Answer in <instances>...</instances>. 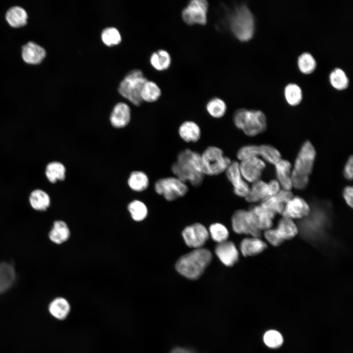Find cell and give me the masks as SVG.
<instances>
[{
	"mask_svg": "<svg viewBox=\"0 0 353 353\" xmlns=\"http://www.w3.org/2000/svg\"><path fill=\"white\" fill-rule=\"evenodd\" d=\"M65 174L66 168L59 162H51L46 166V176L48 180L52 183H54L58 180H64L66 177Z\"/></svg>",
	"mask_w": 353,
	"mask_h": 353,
	"instance_id": "obj_34",
	"label": "cell"
},
{
	"mask_svg": "<svg viewBox=\"0 0 353 353\" xmlns=\"http://www.w3.org/2000/svg\"><path fill=\"white\" fill-rule=\"evenodd\" d=\"M208 231L209 235L217 243L227 240L229 236L228 229L221 223H216L211 224Z\"/></svg>",
	"mask_w": 353,
	"mask_h": 353,
	"instance_id": "obj_42",
	"label": "cell"
},
{
	"mask_svg": "<svg viewBox=\"0 0 353 353\" xmlns=\"http://www.w3.org/2000/svg\"><path fill=\"white\" fill-rule=\"evenodd\" d=\"M180 137L185 142H197L201 136V130L199 125L191 121L182 123L178 130Z\"/></svg>",
	"mask_w": 353,
	"mask_h": 353,
	"instance_id": "obj_24",
	"label": "cell"
},
{
	"mask_svg": "<svg viewBox=\"0 0 353 353\" xmlns=\"http://www.w3.org/2000/svg\"><path fill=\"white\" fill-rule=\"evenodd\" d=\"M127 210L131 219L136 222L144 221L148 214L146 205L143 202L138 200L130 202L127 205Z\"/></svg>",
	"mask_w": 353,
	"mask_h": 353,
	"instance_id": "obj_36",
	"label": "cell"
},
{
	"mask_svg": "<svg viewBox=\"0 0 353 353\" xmlns=\"http://www.w3.org/2000/svg\"><path fill=\"white\" fill-rule=\"evenodd\" d=\"M168 353H199L192 348L182 346L173 348Z\"/></svg>",
	"mask_w": 353,
	"mask_h": 353,
	"instance_id": "obj_48",
	"label": "cell"
},
{
	"mask_svg": "<svg viewBox=\"0 0 353 353\" xmlns=\"http://www.w3.org/2000/svg\"><path fill=\"white\" fill-rule=\"evenodd\" d=\"M148 79L139 69L129 72L119 83V93L133 104L138 106L143 102L141 91L144 83Z\"/></svg>",
	"mask_w": 353,
	"mask_h": 353,
	"instance_id": "obj_7",
	"label": "cell"
},
{
	"mask_svg": "<svg viewBox=\"0 0 353 353\" xmlns=\"http://www.w3.org/2000/svg\"><path fill=\"white\" fill-rule=\"evenodd\" d=\"M215 253L221 262L227 267L233 266L239 259V251L234 243L230 241L218 243Z\"/></svg>",
	"mask_w": 353,
	"mask_h": 353,
	"instance_id": "obj_18",
	"label": "cell"
},
{
	"mask_svg": "<svg viewBox=\"0 0 353 353\" xmlns=\"http://www.w3.org/2000/svg\"><path fill=\"white\" fill-rule=\"evenodd\" d=\"M316 152L309 141H305L297 156L293 169L291 173L292 186L296 189H305L309 182L312 173Z\"/></svg>",
	"mask_w": 353,
	"mask_h": 353,
	"instance_id": "obj_4",
	"label": "cell"
},
{
	"mask_svg": "<svg viewBox=\"0 0 353 353\" xmlns=\"http://www.w3.org/2000/svg\"><path fill=\"white\" fill-rule=\"evenodd\" d=\"M310 212V206L302 198L293 197L285 204L282 213V217L291 219L302 220L307 217Z\"/></svg>",
	"mask_w": 353,
	"mask_h": 353,
	"instance_id": "obj_16",
	"label": "cell"
},
{
	"mask_svg": "<svg viewBox=\"0 0 353 353\" xmlns=\"http://www.w3.org/2000/svg\"><path fill=\"white\" fill-rule=\"evenodd\" d=\"M316 65L314 57L309 52H304L298 57V65L299 70L304 74H309L313 72Z\"/></svg>",
	"mask_w": 353,
	"mask_h": 353,
	"instance_id": "obj_41",
	"label": "cell"
},
{
	"mask_svg": "<svg viewBox=\"0 0 353 353\" xmlns=\"http://www.w3.org/2000/svg\"><path fill=\"white\" fill-rule=\"evenodd\" d=\"M202 165L204 175L216 176L225 172L231 162L223 151L215 146L207 147L201 154Z\"/></svg>",
	"mask_w": 353,
	"mask_h": 353,
	"instance_id": "obj_8",
	"label": "cell"
},
{
	"mask_svg": "<svg viewBox=\"0 0 353 353\" xmlns=\"http://www.w3.org/2000/svg\"><path fill=\"white\" fill-rule=\"evenodd\" d=\"M330 204L328 202L314 201L310 207V212L306 218L300 221V226L302 227L303 235H306V238L314 239L315 241H321L326 237L327 231L330 223Z\"/></svg>",
	"mask_w": 353,
	"mask_h": 353,
	"instance_id": "obj_2",
	"label": "cell"
},
{
	"mask_svg": "<svg viewBox=\"0 0 353 353\" xmlns=\"http://www.w3.org/2000/svg\"><path fill=\"white\" fill-rule=\"evenodd\" d=\"M233 121L237 128L248 136H254L267 128L265 114L259 110L240 108L233 115Z\"/></svg>",
	"mask_w": 353,
	"mask_h": 353,
	"instance_id": "obj_6",
	"label": "cell"
},
{
	"mask_svg": "<svg viewBox=\"0 0 353 353\" xmlns=\"http://www.w3.org/2000/svg\"><path fill=\"white\" fill-rule=\"evenodd\" d=\"M150 62L152 67L156 70L163 71L170 67L172 59L168 51L160 49L153 52L151 54L150 57Z\"/></svg>",
	"mask_w": 353,
	"mask_h": 353,
	"instance_id": "obj_29",
	"label": "cell"
},
{
	"mask_svg": "<svg viewBox=\"0 0 353 353\" xmlns=\"http://www.w3.org/2000/svg\"><path fill=\"white\" fill-rule=\"evenodd\" d=\"M70 304L64 298L57 297L53 299L49 305L50 314L58 320L65 319L70 311Z\"/></svg>",
	"mask_w": 353,
	"mask_h": 353,
	"instance_id": "obj_28",
	"label": "cell"
},
{
	"mask_svg": "<svg viewBox=\"0 0 353 353\" xmlns=\"http://www.w3.org/2000/svg\"><path fill=\"white\" fill-rule=\"evenodd\" d=\"M129 188L135 192H142L147 189L149 185L148 176L143 172H132L127 180Z\"/></svg>",
	"mask_w": 353,
	"mask_h": 353,
	"instance_id": "obj_33",
	"label": "cell"
},
{
	"mask_svg": "<svg viewBox=\"0 0 353 353\" xmlns=\"http://www.w3.org/2000/svg\"><path fill=\"white\" fill-rule=\"evenodd\" d=\"M225 173L227 178L233 186L234 194L237 196L245 198L248 194L250 187L241 175L239 162L232 161Z\"/></svg>",
	"mask_w": 353,
	"mask_h": 353,
	"instance_id": "obj_15",
	"label": "cell"
},
{
	"mask_svg": "<svg viewBox=\"0 0 353 353\" xmlns=\"http://www.w3.org/2000/svg\"><path fill=\"white\" fill-rule=\"evenodd\" d=\"M265 345L270 348L277 349L282 345L283 339L281 333L276 330H269L263 336Z\"/></svg>",
	"mask_w": 353,
	"mask_h": 353,
	"instance_id": "obj_43",
	"label": "cell"
},
{
	"mask_svg": "<svg viewBox=\"0 0 353 353\" xmlns=\"http://www.w3.org/2000/svg\"><path fill=\"white\" fill-rule=\"evenodd\" d=\"M267 248V244L258 237H247L240 243V250L245 257L257 255Z\"/></svg>",
	"mask_w": 353,
	"mask_h": 353,
	"instance_id": "obj_22",
	"label": "cell"
},
{
	"mask_svg": "<svg viewBox=\"0 0 353 353\" xmlns=\"http://www.w3.org/2000/svg\"><path fill=\"white\" fill-rule=\"evenodd\" d=\"M274 165L279 185L283 190L290 191L293 187L291 178V163L288 160L281 158Z\"/></svg>",
	"mask_w": 353,
	"mask_h": 353,
	"instance_id": "obj_21",
	"label": "cell"
},
{
	"mask_svg": "<svg viewBox=\"0 0 353 353\" xmlns=\"http://www.w3.org/2000/svg\"><path fill=\"white\" fill-rule=\"evenodd\" d=\"M284 96L289 105L296 106L302 101V90L298 84L290 83L288 84L284 88Z\"/></svg>",
	"mask_w": 353,
	"mask_h": 353,
	"instance_id": "obj_39",
	"label": "cell"
},
{
	"mask_svg": "<svg viewBox=\"0 0 353 353\" xmlns=\"http://www.w3.org/2000/svg\"><path fill=\"white\" fill-rule=\"evenodd\" d=\"M268 185L270 197L276 195L280 191V185L276 180H271Z\"/></svg>",
	"mask_w": 353,
	"mask_h": 353,
	"instance_id": "obj_47",
	"label": "cell"
},
{
	"mask_svg": "<svg viewBox=\"0 0 353 353\" xmlns=\"http://www.w3.org/2000/svg\"><path fill=\"white\" fill-rule=\"evenodd\" d=\"M255 227L260 231L271 228L276 213L261 204L255 205L249 210Z\"/></svg>",
	"mask_w": 353,
	"mask_h": 353,
	"instance_id": "obj_17",
	"label": "cell"
},
{
	"mask_svg": "<svg viewBox=\"0 0 353 353\" xmlns=\"http://www.w3.org/2000/svg\"><path fill=\"white\" fill-rule=\"evenodd\" d=\"M208 3L205 0H192L183 9L181 17L187 25H205L207 21Z\"/></svg>",
	"mask_w": 353,
	"mask_h": 353,
	"instance_id": "obj_11",
	"label": "cell"
},
{
	"mask_svg": "<svg viewBox=\"0 0 353 353\" xmlns=\"http://www.w3.org/2000/svg\"><path fill=\"white\" fill-rule=\"evenodd\" d=\"M31 207L37 211H45L50 206V199L44 191L36 189L31 192L29 198Z\"/></svg>",
	"mask_w": 353,
	"mask_h": 353,
	"instance_id": "obj_31",
	"label": "cell"
},
{
	"mask_svg": "<svg viewBox=\"0 0 353 353\" xmlns=\"http://www.w3.org/2000/svg\"><path fill=\"white\" fill-rule=\"evenodd\" d=\"M70 236L71 231L68 225L62 220L55 221L49 233L50 240L58 245L66 242Z\"/></svg>",
	"mask_w": 353,
	"mask_h": 353,
	"instance_id": "obj_25",
	"label": "cell"
},
{
	"mask_svg": "<svg viewBox=\"0 0 353 353\" xmlns=\"http://www.w3.org/2000/svg\"><path fill=\"white\" fill-rule=\"evenodd\" d=\"M258 156L274 165L281 159L279 151L269 145H246L241 148L237 152V157L240 161L252 157H258Z\"/></svg>",
	"mask_w": 353,
	"mask_h": 353,
	"instance_id": "obj_10",
	"label": "cell"
},
{
	"mask_svg": "<svg viewBox=\"0 0 353 353\" xmlns=\"http://www.w3.org/2000/svg\"><path fill=\"white\" fill-rule=\"evenodd\" d=\"M212 259V254L207 249H194L180 257L175 267L177 272L184 277L195 280L203 274Z\"/></svg>",
	"mask_w": 353,
	"mask_h": 353,
	"instance_id": "obj_3",
	"label": "cell"
},
{
	"mask_svg": "<svg viewBox=\"0 0 353 353\" xmlns=\"http://www.w3.org/2000/svg\"><path fill=\"white\" fill-rule=\"evenodd\" d=\"M239 169L243 178L250 183L259 180L266 167L265 163L257 157H252L240 161Z\"/></svg>",
	"mask_w": 353,
	"mask_h": 353,
	"instance_id": "obj_14",
	"label": "cell"
},
{
	"mask_svg": "<svg viewBox=\"0 0 353 353\" xmlns=\"http://www.w3.org/2000/svg\"><path fill=\"white\" fill-rule=\"evenodd\" d=\"M231 226L237 234L258 238L261 236V231L255 227L249 210L239 209L235 211L231 217Z\"/></svg>",
	"mask_w": 353,
	"mask_h": 353,
	"instance_id": "obj_12",
	"label": "cell"
},
{
	"mask_svg": "<svg viewBox=\"0 0 353 353\" xmlns=\"http://www.w3.org/2000/svg\"><path fill=\"white\" fill-rule=\"evenodd\" d=\"M16 272L10 263H0V294L8 290L16 279Z\"/></svg>",
	"mask_w": 353,
	"mask_h": 353,
	"instance_id": "obj_26",
	"label": "cell"
},
{
	"mask_svg": "<svg viewBox=\"0 0 353 353\" xmlns=\"http://www.w3.org/2000/svg\"><path fill=\"white\" fill-rule=\"evenodd\" d=\"M269 197L268 183L259 180L253 183L245 199L248 202H256Z\"/></svg>",
	"mask_w": 353,
	"mask_h": 353,
	"instance_id": "obj_27",
	"label": "cell"
},
{
	"mask_svg": "<svg viewBox=\"0 0 353 353\" xmlns=\"http://www.w3.org/2000/svg\"><path fill=\"white\" fill-rule=\"evenodd\" d=\"M229 26L233 35L241 42H247L253 37L255 19L250 8L245 4L236 6L228 18Z\"/></svg>",
	"mask_w": 353,
	"mask_h": 353,
	"instance_id": "obj_5",
	"label": "cell"
},
{
	"mask_svg": "<svg viewBox=\"0 0 353 353\" xmlns=\"http://www.w3.org/2000/svg\"><path fill=\"white\" fill-rule=\"evenodd\" d=\"M329 78L331 85L337 90H344L349 86V78L344 71L340 68L332 70Z\"/></svg>",
	"mask_w": 353,
	"mask_h": 353,
	"instance_id": "obj_38",
	"label": "cell"
},
{
	"mask_svg": "<svg viewBox=\"0 0 353 353\" xmlns=\"http://www.w3.org/2000/svg\"><path fill=\"white\" fill-rule=\"evenodd\" d=\"M185 244L194 249L203 248L209 238L207 228L201 223H195L185 227L182 231Z\"/></svg>",
	"mask_w": 353,
	"mask_h": 353,
	"instance_id": "obj_13",
	"label": "cell"
},
{
	"mask_svg": "<svg viewBox=\"0 0 353 353\" xmlns=\"http://www.w3.org/2000/svg\"><path fill=\"white\" fill-rule=\"evenodd\" d=\"M353 187L351 186H346L343 191V196L346 203L353 207Z\"/></svg>",
	"mask_w": 353,
	"mask_h": 353,
	"instance_id": "obj_46",
	"label": "cell"
},
{
	"mask_svg": "<svg viewBox=\"0 0 353 353\" xmlns=\"http://www.w3.org/2000/svg\"><path fill=\"white\" fill-rule=\"evenodd\" d=\"M102 43L108 47L119 44L122 41V36L119 30L113 26L104 28L101 34Z\"/></svg>",
	"mask_w": 353,
	"mask_h": 353,
	"instance_id": "obj_40",
	"label": "cell"
},
{
	"mask_svg": "<svg viewBox=\"0 0 353 353\" xmlns=\"http://www.w3.org/2000/svg\"><path fill=\"white\" fill-rule=\"evenodd\" d=\"M154 190L168 201H173L187 193L186 183L176 176L166 177L157 180L154 184Z\"/></svg>",
	"mask_w": 353,
	"mask_h": 353,
	"instance_id": "obj_9",
	"label": "cell"
},
{
	"mask_svg": "<svg viewBox=\"0 0 353 353\" xmlns=\"http://www.w3.org/2000/svg\"><path fill=\"white\" fill-rule=\"evenodd\" d=\"M161 90L155 82L148 80L143 85L141 97L143 101L147 102L156 101L161 97Z\"/></svg>",
	"mask_w": 353,
	"mask_h": 353,
	"instance_id": "obj_35",
	"label": "cell"
},
{
	"mask_svg": "<svg viewBox=\"0 0 353 353\" xmlns=\"http://www.w3.org/2000/svg\"><path fill=\"white\" fill-rule=\"evenodd\" d=\"M353 157L351 155L348 158L343 170L344 176L349 180L353 179Z\"/></svg>",
	"mask_w": 353,
	"mask_h": 353,
	"instance_id": "obj_45",
	"label": "cell"
},
{
	"mask_svg": "<svg viewBox=\"0 0 353 353\" xmlns=\"http://www.w3.org/2000/svg\"><path fill=\"white\" fill-rule=\"evenodd\" d=\"M6 19L12 27H20L27 23V14L22 7L14 6L10 8L6 14Z\"/></svg>",
	"mask_w": 353,
	"mask_h": 353,
	"instance_id": "obj_32",
	"label": "cell"
},
{
	"mask_svg": "<svg viewBox=\"0 0 353 353\" xmlns=\"http://www.w3.org/2000/svg\"><path fill=\"white\" fill-rule=\"evenodd\" d=\"M206 109L208 113L213 118H221L226 114L227 106L222 99L214 97L207 102Z\"/></svg>",
	"mask_w": 353,
	"mask_h": 353,
	"instance_id": "obj_37",
	"label": "cell"
},
{
	"mask_svg": "<svg viewBox=\"0 0 353 353\" xmlns=\"http://www.w3.org/2000/svg\"><path fill=\"white\" fill-rule=\"evenodd\" d=\"M264 236L270 244L275 247L279 246L284 242L276 228H270L265 230Z\"/></svg>",
	"mask_w": 353,
	"mask_h": 353,
	"instance_id": "obj_44",
	"label": "cell"
},
{
	"mask_svg": "<svg viewBox=\"0 0 353 353\" xmlns=\"http://www.w3.org/2000/svg\"><path fill=\"white\" fill-rule=\"evenodd\" d=\"M171 170L182 181L189 182L194 187H199L204 177L202 165L201 154L189 149L180 151L173 163Z\"/></svg>",
	"mask_w": 353,
	"mask_h": 353,
	"instance_id": "obj_1",
	"label": "cell"
},
{
	"mask_svg": "<svg viewBox=\"0 0 353 353\" xmlns=\"http://www.w3.org/2000/svg\"><path fill=\"white\" fill-rule=\"evenodd\" d=\"M23 60L27 63L37 64L42 62L46 56L45 50L32 42L25 44L22 48Z\"/></svg>",
	"mask_w": 353,
	"mask_h": 353,
	"instance_id": "obj_23",
	"label": "cell"
},
{
	"mask_svg": "<svg viewBox=\"0 0 353 353\" xmlns=\"http://www.w3.org/2000/svg\"><path fill=\"white\" fill-rule=\"evenodd\" d=\"M131 110L129 105L124 102L116 103L110 116L111 124L115 128H123L129 123Z\"/></svg>",
	"mask_w": 353,
	"mask_h": 353,
	"instance_id": "obj_19",
	"label": "cell"
},
{
	"mask_svg": "<svg viewBox=\"0 0 353 353\" xmlns=\"http://www.w3.org/2000/svg\"><path fill=\"white\" fill-rule=\"evenodd\" d=\"M276 229L284 241L293 238L299 233L298 226L292 219L287 217L280 219Z\"/></svg>",
	"mask_w": 353,
	"mask_h": 353,
	"instance_id": "obj_30",
	"label": "cell"
},
{
	"mask_svg": "<svg viewBox=\"0 0 353 353\" xmlns=\"http://www.w3.org/2000/svg\"><path fill=\"white\" fill-rule=\"evenodd\" d=\"M293 197V194L290 191L282 189L276 195L262 201L260 204L276 214H281L285 204Z\"/></svg>",
	"mask_w": 353,
	"mask_h": 353,
	"instance_id": "obj_20",
	"label": "cell"
}]
</instances>
